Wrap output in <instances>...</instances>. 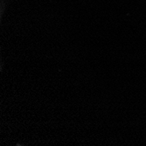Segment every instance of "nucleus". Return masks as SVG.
Returning a JSON list of instances; mask_svg holds the SVG:
<instances>
[]
</instances>
